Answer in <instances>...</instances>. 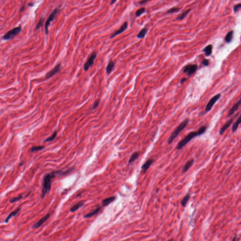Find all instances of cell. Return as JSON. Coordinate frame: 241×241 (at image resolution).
<instances>
[{
    "mask_svg": "<svg viewBox=\"0 0 241 241\" xmlns=\"http://www.w3.org/2000/svg\"><path fill=\"white\" fill-rule=\"evenodd\" d=\"M190 197V195L189 194H188L185 195V197H184V198L182 199V200L181 202V204L183 207H185L187 204L188 203V202L189 200Z\"/></svg>",
    "mask_w": 241,
    "mask_h": 241,
    "instance_id": "obj_26",
    "label": "cell"
},
{
    "mask_svg": "<svg viewBox=\"0 0 241 241\" xmlns=\"http://www.w3.org/2000/svg\"><path fill=\"white\" fill-rule=\"evenodd\" d=\"M202 64L204 65V66H209V65L210 61H209V60H208V59H203V61H202Z\"/></svg>",
    "mask_w": 241,
    "mask_h": 241,
    "instance_id": "obj_35",
    "label": "cell"
},
{
    "mask_svg": "<svg viewBox=\"0 0 241 241\" xmlns=\"http://www.w3.org/2000/svg\"><path fill=\"white\" fill-rule=\"evenodd\" d=\"M43 22H44V18H41L40 20H39V21L37 23V24L36 25V29H39V28H40L41 27H42L43 24Z\"/></svg>",
    "mask_w": 241,
    "mask_h": 241,
    "instance_id": "obj_32",
    "label": "cell"
},
{
    "mask_svg": "<svg viewBox=\"0 0 241 241\" xmlns=\"http://www.w3.org/2000/svg\"><path fill=\"white\" fill-rule=\"evenodd\" d=\"M49 217H50L49 214H47L46 215H45L44 217H43L42 219H40L37 222L34 224L33 226V228H39L43 225V224L44 223V222H45L49 218Z\"/></svg>",
    "mask_w": 241,
    "mask_h": 241,
    "instance_id": "obj_12",
    "label": "cell"
},
{
    "mask_svg": "<svg viewBox=\"0 0 241 241\" xmlns=\"http://www.w3.org/2000/svg\"><path fill=\"white\" fill-rule=\"evenodd\" d=\"M149 1H141L140 2H139V4H144L145 3H146V2H147Z\"/></svg>",
    "mask_w": 241,
    "mask_h": 241,
    "instance_id": "obj_37",
    "label": "cell"
},
{
    "mask_svg": "<svg viewBox=\"0 0 241 241\" xmlns=\"http://www.w3.org/2000/svg\"><path fill=\"white\" fill-rule=\"evenodd\" d=\"M233 36V31H231L228 33L225 36V42L227 43H229L232 41Z\"/></svg>",
    "mask_w": 241,
    "mask_h": 241,
    "instance_id": "obj_23",
    "label": "cell"
},
{
    "mask_svg": "<svg viewBox=\"0 0 241 241\" xmlns=\"http://www.w3.org/2000/svg\"><path fill=\"white\" fill-rule=\"evenodd\" d=\"M236 239H237V237H234V238H233V239L232 241H236Z\"/></svg>",
    "mask_w": 241,
    "mask_h": 241,
    "instance_id": "obj_39",
    "label": "cell"
},
{
    "mask_svg": "<svg viewBox=\"0 0 241 241\" xmlns=\"http://www.w3.org/2000/svg\"><path fill=\"white\" fill-rule=\"evenodd\" d=\"M240 123H241V117L239 116V117L238 118L237 120L234 122V124L233 125L232 128L233 132H235L237 130Z\"/></svg>",
    "mask_w": 241,
    "mask_h": 241,
    "instance_id": "obj_22",
    "label": "cell"
},
{
    "mask_svg": "<svg viewBox=\"0 0 241 241\" xmlns=\"http://www.w3.org/2000/svg\"><path fill=\"white\" fill-rule=\"evenodd\" d=\"M115 199H116V197H108L107 198L105 199L104 200H103V201H102L103 205L104 206H106L109 205V204L112 203L113 202H114L115 200Z\"/></svg>",
    "mask_w": 241,
    "mask_h": 241,
    "instance_id": "obj_18",
    "label": "cell"
},
{
    "mask_svg": "<svg viewBox=\"0 0 241 241\" xmlns=\"http://www.w3.org/2000/svg\"><path fill=\"white\" fill-rule=\"evenodd\" d=\"M57 135V132L55 131L51 136L49 137V138H48L45 140V142H50V141H52L53 140L56 138Z\"/></svg>",
    "mask_w": 241,
    "mask_h": 241,
    "instance_id": "obj_28",
    "label": "cell"
},
{
    "mask_svg": "<svg viewBox=\"0 0 241 241\" xmlns=\"http://www.w3.org/2000/svg\"><path fill=\"white\" fill-rule=\"evenodd\" d=\"M145 12V8H141L140 9H138V10L136 12V16L138 17L141 16L142 14Z\"/></svg>",
    "mask_w": 241,
    "mask_h": 241,
    "instance_id": "obj_29",
    "label": "cell"
},
{
    "mask_svg": "<svg viewBox=\"0 0 241 241\" xmlns=\"http://www.w3.org/2000/svg\"><path fill=\"white\" fill-rule=\"evenodd\" d=\"M96 57H97V53L95 52H93L92 55L89 57V58H88L87 62L85 63L84 65L83 68L85 71H87V70L89 69V67H91L92 66V65H93L94 60L96 58Z\"/></svg>",
    "mask_w": 241,
    "mask_h": 241,
    "instance_id": "obj_7",
    "label": "cell"
},
{
    "mask_svg": "<svg viewBox=\"0 0 241 241\" xmlns=\"http://www.w3.org/2000/svg\"><path fill=\"white\" fill-rule=\"evenodd\" d=\"M44 148V147L43 146H36V147H33L31 148V152H36V151H39V150H41L43 149Z\"/></svg>",
    "mask_w": 241,
    "mask_h": 241,
    "instance_id": "obj_31",
    "label": "cell"
},
{
    "mask_svg": "<svg viewBox=\"0 0 241 241\" xmlns=\"http://www.w3.org/2000/svg\"><path fill=\"white\" fill-rule=\"evenodd\" d=\"M22 198V196L21 195H19V196H18V197H14L13 198L11 199L10 202H11V203H15V202H18V201H19V200H20Z\"/></svg>",
    "mask_w": 241,
    "mask_h": 241,
    "instance_id": "obj_33",
    "label": "cell"
},
{
    "mask_svg": "<svg viewBox=\"0 0 241 241\" xmlns=\"http://www.w3.org/2000/svg\"><path fill=\"white\" fill-rule=\"evenodd\" d=\"M241 8V3H239V4L235 5L234 6V11L235 12H237V11H239V9H240Z\"/></svg>",
    "mask_w": 241,
    "mask_h": 241,
    "instance_id": "obj_34",
    "label": "cell"
},
{
    "mask_svg": "<svg viewBox=\"0 0 241 241\" xmlns=\"http://www.w3.org/2000/svg\"><path fill=\"white\" fill-rule=\"evenodd\" d=\"M180 9V8H178V7H173L172 8L170 9L169 10H168L167 12V13H175V12H178Z\"/></svg>",
    "mask_w": 241,
    "mask_h": 241,
    "instance_id": "obj_30",
    "label": "cell"
},
{
    "mask_svg": "<svg viewBox=\"0 0 241 241\" xmlns=\"http://www.w3.org/2000/svg\"><path fill=\"white\" fill-rule=\"evenodd\" d=\"M188 122H189V120L188 119H185V120L183 121L177 127L176 129L174 130V132H172V134H171V135L170 136L169 138L168 139V144H170L171 143H172L174 139L176 138L179 135V133L186 127V126L188 125Z\"/></svg>",
    "mask_w": 241,
    "mask_h": 241,
    "instance_id": "obj_3",
    "label": "cell"
},
{
    "mask_svg": "<svg viewBox=\"0 0 241 241\" xmlns=\"http://www.w3.org/2000/svg\"><path fill=\"white\" fill-rule=\"evenodd\" d=\"M101 208L100 207H98L97 208L95 209V210H93L91 212H90L89 213H87L86 214H85L84 217L85 218H86V219L91 218L93 216L95 215L98 214V212L101 211Z\"/></svg>",
    "mask_w": 241,
    "mask_h": 241,
    "instance_id": "obj_16",
    "label": "cell"
},
{
    "mask_svg": "<svg viewBox=\"0 0 241 241\" xmlns=\"http://www.w3.org/2000/svg\"><path fill=\"white\" fill-rule=\"evenodd\" d=\"M173 241V239H170V240H169V241Z\"/></svg>",
    "mask_w": 241,
    "mask_h": 241,
    "instance_id": "obj_41",
    "label": "cell"
},
{
    "mask_svg": "<svg viewBox=\"0 0 241 241\" xmlns=\"http://www.w3.org/2000/svg\"><path fill=\"white\" fill-rule=\"evenodd\" d=\"M99 102H100V101H95V102H94V104H93V109H95V108H96L98 107V105L99 104Z\"/></svg>",
    "mask_w": 241,
    "mask_h": 241,
    "instance_id": "obj_36",
    "label": "cell"
},
{
    "mask_svg": "<svg viewBox=\"0 0 241 241\" xmlns=\"http://www.w3.org/2000/svg\"><path fill=\"white\" fill-rule=\"evenodd\" d=\"M61 68V66L60 64H58L53 69L50 71L49 72H48L46 75V78L47 79L52 77V76H54L55 74L58 73V72L60 71V69Z\"/></svg>",
    "mask_w": 241,
    "mask_h": 241,
    "instance_id": "obj_9",
    "label": "cell"
},
{
    "mask_svg": "<svg viewBox=\"0 0 241 241\" xmlns=\"http://www.w3.org/2000/svg\"><path fill=\"white\" fill-rule=\"evenodd\" d=\"M114 66H115V63L111 60L108 63L107 68H106V71H107V74H110L112 72V71L114 69Z\"/></svg>",
    "mask_w": 241,
    "mask_h": 241,
    "instance_id": "obj_19",
    "label": "cell"
},
{
    "mask_svg": "<svg viewBox=\"0 0 241 241\" xmlns=\"http://www.w3.org/2000/svg\"><path fill=\"white\" fill-rule=\"evenodd\" d=\"M154 161V160L152 159H149L146 161L141 167L142 172H143V173H145L147 170H148L151 165H152V163H153Z\"/></svg>",
    "mask_w": 241,
    "mask_h": 241,
    "instance_id": "obj_11",
    "label": "cell"
},
{
    "mask_svg": "<svg viewBox=\"0 0 241 241\" xmlns=\"http://www.w3.org/2000/svg\"><path fill=\"white\" fill-rule=\"evenodd\" d=\"M139 154L138 153V152L134 153L133 154H132V156L129 158V163L130 164L134 162L135 160H136L139 157Z\"/></svg>",
    "mask_w": 241,
    "mask_h": 241,
    "instance_id": "obj_24",
    "label": "cell"
},
{
    "mask_svg": "<svg viewBox=\"0 0 241 241\" xmlns=\"http://www.w3.org/2000/svg\"><path fill=\"white\" fill-rule=\"evenodd\" d=\"M20 210H21V208L18 207L17 209H16V210H14L12 212H11L9 215V216L7 217V218L5 219V223H8L9 222V220L11 219V218L17 215L18 214V213L20 212Z\"/></svg>",
    "mask_w": 241,
    "mask_h": 241,
    "instance_id": "obj_17",
    "label": "cell"
},
{
    "mask_svg": "<svg viewBox=\"0 0 241 241\" xmlns=\"http://www.w3.org/2000/svg\"><path fill=\"white\" fill-rule=\"evenodd\" d=\"M220 96L221 95L220 94H217L216 95L213 97L212 98L210 99V101L208 103L207 105H206L205 109V112H209L212 109V107H213L214 105L216 103L217 101H218L220 98Z\"/></svg>",
    "mask_w": 241,
    "mask_h": 241,
    "instance_id": "obj_6",
    "label": "cell"
},
{
    "mask_svg": "<svg viewBox=\"0 0 241 241\" xmlns=\"http://www.w3.org/2000/svg\"><path fill=\"white\" fill-rule=\"evenodd\" d=\"M127 27L128 23L127 22H125L124 23V24L120 27V28L118 30H117V31H116L114 33V34H112L111 36V38H113L114 37L118 35L119 34L122 33L123 32L125 31L126 29L127 28Z\"/></svg>",
    "mask_w": 241,
    "mask_h": 241,
    "instance_id": "obj_10",
    "label": "cell"
},
{
    "mask_svg": "<svg viewBox=\"0 0 241 241\" xmlns=\"http://www.w3.org/2000/svg\"><path fill=\"white\" fill-rule=\"evenodd\" d=\"M206 129L207 127L205 126H203L200 129H199L198 130L197 132H192L188 133L185 138L178 143V144L177 145V149H181L184 146H185L188 143H189L193 138H194V137L199 136L204 134L206 131Z\"/></svg>",
    "mask_w": 241,
    "mask_h": 241,
    "instance_id": "obj_2",
    "label": "cell"
},
{
    "mask_svg": "<svg viewBox=\"0 0 241 241\" xmlns=\"http://www.w3.org/2000/svg\"><path fill=\"white\" fill-rule=\"evenodd\" d=\"M21 30V27H18L13 29H11L4 36H3V39L5 40H9L13 38L15 36L19 33Z\"/></svg>",
    "mask_w": 241,
    "mask_h": 241,
    "instance_id": "obj_4",
    "label": "cell"
},
{
    "mask_svg": "<svg viewBox=\"0 0 241 241\" xmlns=\"http://www.w3.org/2000/svg\"><path fill=\"white\" fill-rule=\"evenodd\" d=\"M240 104H241V100L240 99L239 101H237V102L229 111V112L228 113V117H230L231 116H232L233 114L235 113V112L237 111V109H238L239 107H240Z\"/></svg>",
    "mask_w": 241,
    "mask_h": 241,
    "instance_id": "obj_14",
    "label": "cell"
},
{
    "mask_svg": "<svg viewBox=\"0 0 241 241\" xmlns=\"http://www.w3.org/2000/svg\"><path fill=\"white\" fill-rule=\"evenodd\" d=\"M63 174V172H62L57 171L51 172L45 176L43 180V189L41 194L42 198H43L46 194L50 191L52 185V179L55 178L56 175H62Z\"/></svg>",
    "mask_w": 241,
    "mask_h": 241,
    "instance_id": "obj_1",
    "label": "cell"
},
{
    "mask_svg": "<svg viewBox=\"0 0 241 241\" xmlns=\"http://www.w3.org/2000/svg\"><path fill=\"white\" fill-rule=\"evenodd\" d=\"M116 2V1H112V2H111V4H113L114 2Z\"/></svg>",
    "mask_w": 241,
    "mask_h": 241,
    "instance_id": "obj_40",
    "label": "cell"
},
{
    "mask_svg": "<svg viewBox=\"0 0 241 241\" xmlns=\"http://www.w3.org/2000/svg\"><path fill=\"white\" fill-rule=\"evenodd\" d=\"M197 65L196 64H189L184 67L183 72L184 73H187L188 76H191V74H194V73L197 71Z\"/></svg>",
    "mask_w": 241,
    "mask_h": 241,
    "instance_id": "obj_8",
    "label": "cell"
},
{
    "mask_svg": "<svg viewBox=\"0 0 241 241\" xmlns=\"http://www.w3.org/2000/svg\"><path fill=\"white\" fill-rule=\"evenodd\" d=\"M83 204H84V203H83V201L79 202V203H76V204H75L70 209V212H76V210H78L83 205Z\"/></svg>",
    "mask_w": 241,
    "mask_h": 241,
    "instance_id": "obj_21",
    "label": "cell"
},
{
    "mask_svg": "<svg viewBox=\"0 0 241 241\" xmlns=\"http://www.w3.org/2000/svg\"><path fill=\"white\" fill-rule=\"evenodd\" d=\"M58 11H59V9L58 8H56L54 10L51 14L49 15L48 18L47 19V20L45 23V29L46 34H48V28H49L51 22L52 21H53L54 18L56 17V15L58 13Z\"/></svg>",
    "mask_w": 241,
    "mask_h": 241,
    "instance_id": "obj_5",
    "label": "cell"
},
{
    "mask_svg": "<svg viewBox=\"0 0 241 241\" xmlns=\"http://www.w3.org/2000/svg\"><path fill=\"white\" fill-rule=\"evenodd\" d=\"M187 81V79L185 78H183L181 80L180 83L181 84H183V83H184L185 82Z\"/></svg>",
    "mask_w": 241,
    "mask_h": 241,
    "instance_id": "obj_38",
    "label": "cell"
},
{
    "mask_svg": "<svg viewBox=\"0 0 241 241\" xmlns=\"http://www.w3.org/2000/svg\"><path fill=\"white\" fill-rule=\"evenodd\" d=\"M233 120H234L233 119H231L230 120L225 123V124L220 128L219 132V133L220 135H222L224 133V132L226 130V129H228V128L230 127L233 122Z\"/></svg>",
    "mask_w": 241,
    "mask_h": 241,
    "instance_id": "obj_13",
    "label": "cell"
},
{
    "mask_svg": "<svg viewBox=\"0 0 241 241\" xmlns=\"http://www.w3.org/2000/svg\"><path fill=\"white\" fill-rule=\"evenodd\" d=\"M147 28H144L143 29L141 30L138 33V34L137 35V37L139 39L141 38H143L145 36V34L147 33Z\"/></svg>",
    "mask_w": 241,
    "mask_h": 241,
    "instance_id": "obj_25",
    "label": "cell"
},
{
    "mask_svg": "<svg viewBox=\"0 0 241 241\" xmlns=\"http://www.w3.org/2000/svg\"><path fill=\"white\" fill-rule=\"evenodd\" d=\"M191 9H187V11H184L183 13L181 14L178 18H177V19L179 20L183 19L184 18H185L186 16L188 15V14L189 13L190 11H191Z\"/></svg>",
    "mask_w": 241,
    "mask_h": 241,
    "instance_id": "obj_27",
    "label": "cell"
},
{
    "mask_svg": "<svg viewBox=\"0 0 241 241\" xmlns=\"http://www.w3.org/2000/svg\"><path fill=\"white\" fill-rule=\"evenodd\" d=\"M194 163V160L193 159H191L189 161H188L187 163H185V165L183 167L182 172L183 173H185L188 171V170L192 166L193 164Z\"/></svg>",
    "mask_w": 241,
    "mask_h": 241,
    "instance_id": "obj_15",
    "label": "cell"
},
{
    "mask_svg": "<svg viewBox=\"0 0 241 241\" xmlns=\"http://www.w3.org/2000/svg\"><path fill=\"white\" fill-rule=\"evenodd\" d=\"M212 48L213 47L212 45H209L203 49V51L205 53L206 56L209 57L212 54Z\"/></svg>",
    "mask_w": 241,
    "mask_h": 241,
    "instance_id": "obj_20",
    "label": "cell"
}]
</instances>
